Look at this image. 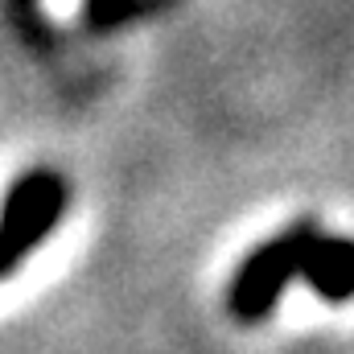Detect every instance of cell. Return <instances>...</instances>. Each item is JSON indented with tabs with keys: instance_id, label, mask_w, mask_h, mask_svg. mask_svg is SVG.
Returning a JSON list of instances; mask_svg holds the SVG:
<instances>
[{
	"instance_id": "7a4b0ae2",
	"label": "cell",
	"mask_w": 354,
	"mask_h": 354,
	"mask_svg": "<svg viewBox=\"0 0 354 354\" xmlns=\"http://www.w3.org/2000/svg\"><path fill=\"white\" fill-rule=\"evenodd\" d=\"M66 210V185L54 174L21 177L0 210V276H8L58 223Z\"/></svg>"
},
{
	"instance_id": "6da1fadb",
	"label": "cell",
	"mask_w": 354,
	"mask_h": 354,
	"mask_svg": "<svg viewBox=\"0 0 354 354\" xmlns=\"http://www.w3.org/2000/svg\"><path fill=\"white\" fill-rule=\"evenodd\" d=\"M292 276H305L330 301H346L354 284L351 243L334 239V235H322L313 227L284 231L280 239L252 252V260L239 268L235 288H231V309L248 322H260Z\"/></svg>"
},
{
	"instance_id": "3957f363",
	"label": "cell",
	"mask_w": 354,
	"mask_h": 354,
	"mask_svg": "<svg viewBox=\"0 0 354 354\" xmlns=\"http://www.w3.org/2000/svg\"><path fill=\"white\" fill-rule=\"evenodd\" d=\"M136 4H140V0H91L87 12L99 21V25H115V21H120L124 12H132Z\"/></svg>"
}]
</instances>
